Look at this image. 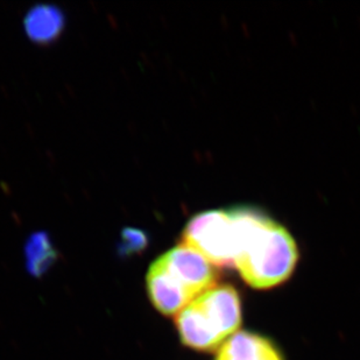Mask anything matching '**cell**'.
<instances>
[{
  "label": "cell",
  "mask_w": 360,
  "mask_h": 360,
  "mask_svg": "<svg viewBox=\"0 0 360 360\" xmlns=\"http://www.w3.org/2000/svg\"><path fill=\"white\" fill-rule=\"evenodd\" d=\"M63 11L53 4H38L25 15L26 35L34 44H53L65 31Z\"/></svg>",
  "instance_id": "5b68a950"
},
{
  "label": "cell",
  "mask_w": 360,
  "mask_h": 360,
  "mask_svg": "<svg viewBox=\"0 0 360 360\" xmlns=\"http://www.w3.org/2000/svg\"><path fill=\"white\" fill-rule=\"evenodd\" d=\"M188 248L219 267L235 266L238 233L231 209L207 210L188 221L182 235Z\"/></svg>",
  "instance_id": "277c9868"
},
{
  "label": "cell",
  "mask_w": 360,
  "mask_h": 360,
  "mask_svg": "<svg viewBox=\"0 0 360 360\" xmlns=\"http://www.w3.org/2000/svg\"><path fill=\"white\" fill-rule=\"evenodd\" d=\"M216 360H282V357L265 337L241 331L221 345Z\"/></svg>",
  "instance_id": "8992f818"
},
{
  "label": "cell",
  "mask_w": 360,
  "mask_h": 360,
  "mask_svg": "<svg viewBox=\"0 0 360 360\" xmlns=\"http://www.w3.org/2000/svg\"><path fill=\"white\" fill-rule=\"evenodd\" d=\"M27 269L34 276L47 272L56 260V250L46 232H37L28 238L25 248Z\"/></svg>",
  "instance_id": "52a82bcc"
},
{
  "label": "cell",
  "mask_w": 360,
  "mask_h": 360,
  "mask_svg": "<svg viewBox=\"0 0 360 360\" xmlns=\"http://www.w3.org/2000/svg\"><path fill=\"white\" fill-rule=\"evenodd\" d=\"M240 322V299L231 285L209 289L176 317L182 343L198 351L218 349L237 333Z\"/></svg>",
  "instance_id": "3957f363"
},
{
  "label": "cell",
  "mask_w": 360,
  "mask_h": 360,
  "mask_svg": "<svg viewBox=\"0 0 360 360\" xmlns=\"http://www.w3.org/2000/svg\"><path fill=\"white\" fill-rule=\"evenodd\" d=\"M217 273L198 251L181 244L161 255L147 273L154 307L166 316L181 313L196 297L214 288Z\"/></svg>",
  "instance_id": "7a4b0ae2"
},
{
  "label": "cell",
  "mask_w": 360,
  "mask_h": 360,
  "mask_svg": "<svg viewBox=\"0 0 360 360\" xmlns=\"http://www.w3.org/2000/svg\"><path fill=\"white\" fill-rule=\"evenodd\" d=\"M238 233L235 266L253 288H272L288 279L299 258L295 240L257 207H232Z\"/></svg>",
  "instance_id": "6da1fadb"
},
{
  "label": "cell",
  "mask_w": 360,
  "mask_h": 360,
  "mask_svg": "<svg viewBox=\"0 0 360 360\" xmlns=\"http://www.w3.org/2000/svg\"><path fill=\"white\" fill-rule=\"evenodd\" d=\"M148 237L139 229L126 228L122 230L120 239V252L122 255L139 253L146 248Z\"/></svg>",
  "instance_id": "ba28073f"
}]
</instances>
